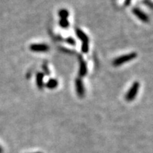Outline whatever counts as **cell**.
Instances as JSON below:
<instances>
[{
    "mask_svg": "<svg viewBox=\"0 0 153 153\" xmlns=\"http://www.w3.org/2000/svg\"><path fill=\"white\" fill-rule=\"evenodd\" d=\"M137 57V53L135 52L128 53V54L123 55L122 56L118 57L117 58H116L115 60L113 61V65L118 67L121 65L124 64V63H126L129 61L133 60L135 58Z\"/></svg>",
    "mask_w": 153,
    "mask_h": 153,
    "instance_id": "1",
    "label": "cell"
},
{
    "mask_svg": "<svg viewBox=\"0 0 153 153\" xmlns=\"http://www.w3.org/2000/svg\"><path fill=\"white\" fill-rule=\"evenodd\" d=\"M140 88V84L138 82H135L133 84V85L131 86V87L130 88L128 93L126 94V99L128 101H131L133 99H135V97L138 93V90Z\"/></svg>",
    "mask_w": 153,
    "mask_h": 153,
    "instance_id": "2",
    "label": "cell"
},
{
    "mask_svg": "<svg viewBox=\"0 0 153 153\" xmlns=\"http://www.w3.org/2000/svg\"><path fill=\"white\" fill-rule=\"evenodd\" d=\"M30 50L36 53H46L50 50V47L45 43H33L29 47Z\"/></svg>",
    "mask_w": 153,
    "mask_h": 153,
    "instance_id": "3",
    "label": "cell"
},
{
    "mask_svg": "<svg viewBox=\"0 0 153 153\" xmlns=\"http://www.w3.org/2000/svg\"><path fill=\"white\" fill-rule=\"evenodd\" d=\"M133 14L135 15V16H137V19H139L140 20L142 21V22L145 23H148L150 19H149V16L147 15L144 11L140 9L139 8H137V7H135V8L133 9Z\"/></svg>",
    "mask_w": 153,
    "mask_h": 153,
    "instance_id": "4",
    "label": "cell"
},
{
    "mask_svg": "<svg viewBox=\"0 0 153 153\" xmlns=\"http://www.w3.org/2000/svg\"><path fill=\"white\" fill-rule=\"evenodd\" d=\"M75 86H76V91L77 95L80 98H83L85 96V87H84L83 82L80 78H76L75 80Z\"/></svg>",
    "mask_w": 153,
    "mask_h": 153,
    "instance_id": "5",
    "label": "cell"
},
{
    "mask_svg": "<svg viewBox=\"0 0 153 153\" xmlns=\"http://www.w3.org/2000/svg\"><path fill=\"white\" fill-rule=\"evenodd\" d=\"M87 73V63L85 60L80 59V65L79 70V75L80 76H85Z\"/></svg>",
    "mask_w": 153,
    "mask_h": 153,
    "instance_id": "6",
    "label": "cell"
},
{
    "mask_svg": "<svg viewBox=\"0 0 153 153\" xmlns=\"http://www.w3.org/2000/svg\"><path fill=\"white\" fill-rule=\"evenodd\" d=\"M76 35L79 39L81 40L82 43L89 42V37H88L87 34H86L83 30L79 29V28H76Z\"/></svg>",
    "mask_w": 153,
    "mask_h": 153,
    "instance_id": "7",
    "label": "cell"
},
{
    "mask_svg": "<svg viewBox=\"0 0 153 153\" xmlns=\"http://www.w3.org/2000/svg\"><path fill=\"white\" fill-rule=\"evenodd\" d=\"M44 74L43 72H38L36 74V84H37V87L38 89H41L44 87Z\"/></svg>",
    "mask_w": 153,
    "mask_h": 153,
    "instance_id": "8",
    "label": "cell"
},
{
    "mask_svg": "<svg viewBox=\"0 0 153 153\" xmlns=\"http://www.w3.org/2000/svg\"><path fill=\"white\" fill-rule=\"evenodd\" d=\"M57 85H58V81L54 78L50 79L45 84V87L49 89H54L57 87Z\"/></svg>",
    "mask_w": 153,
    "mask_h": 153,
    "instance_id": "9",
    "label": "cell"
},
{
    "mask_svg": "<svg viewBox=\"0 0 153 153\" xmlns=\"http://www.w3.org/2000/svg\"><path fill=\"white\" fill-rule=\"evenodd\" d=\"M58 14L61 19H68L69 15H70V13L67 9H62L59 11Z\"/></svg>",
    "mask_w": 153,
    "mask_h": 153,
    "instance_id": "10",
    "label": "cell"
},
{
    "mask_svg": "<svg viewBox=\"0 0 153 153\" xmlns=\"http://www.w3.org/2000/svg\"><path fill=\"white\" fill-rule=\"evenodd\" d=\"M59 24L63 28H68L69 26H70V23H69L68 19H60V22H59Z\"/></svg>",
    "mask_w": 153,
    "mask_h": 153,
    "instance_id": "11",
    "label": "cell"
},
{
    "mask_svg": "<svg viewBox=\"0 0 153 153\" xmlns=\"http://www.w3.org/2000/svg\"><path fill=\"white\" fill-rule=\"evenodd\" d=\"M89 42H85V43H82V51L84 53H87L89 52Z\"/></svg>",
    "mask_w": 153,
    "mask_h": 153,
    "instance_id": "12",
    "label": "cell"
},
{
    "mask_svg": "<svg viewBox=\"0 0 153 153\" xmlns=\"http://www.w3.org/2000/svg\"><path fill=\"white\" fill-rule=\"evenodd\" d=\"M43 72H44V74H45V75H49L50 74V70L48 68L47 66V64H45V63H44L43 65Z\"/></svg>",
    "mask_w": 153,
    "mask_h": 153,
    "instance_id": "13",
    "label": "cell"
},
{
    "mask_svg": "<svg viewBox=\"0 0 153 153\" xmlns=\"http://www.w3.org/2000/svg\"><path fill=\"white\" fill-rule=\"evenodd\" d=\"M66 42L71 45H74L76 44V42H75V41H74V38H72V37H69L67 38Z\"/></svg>",
    "mask_w": 153,
    "mask_h": 153,
    "instance_id": "14",
    "label": "cell"
},
{
    "mask_svg": "<svg viewBox=\"0 0 153 153\" xmlns=\"http://www.w3.org/2000/svg\"><path fill=\"white\" fill-rule=\"evenodd\" d=\"M144 3L146 5H148L150 8H152V2H151L150 0H145Z\"/></svg>",
    "mask_w": 153,
    "mask_h": 153,
    "instance_id": "15",
    "label": "cell"
},
{
    "mask_svg": "<svg viewBox=\"0 0 153 153\" xmlns=\"http://www.w3.org/2000/svg\"><path fill=\"white\" fill-rule=\"evenodd\" d=\"M131 0H125V4L126 6L129 5L130 4H131Z\"/></svg>",
    "mask_w": 153,
    "mask_h": 153,
    "instance_id": "16",
    "label": "cell"
},
{
    "mask_svg": "<svg viewBox=\"0 0 153 153\" xmlns=\"http://www.w3.org/2000/svg\"><path fill=\"white\" fill-rule=\"evenodd\" d=\"M0 153H3V149L1 146H0Z\"/></svg>",
    "mask_w": 153,
    "mask_h": 153,
    "instance_id": "17",
    "label": "cell"
},
{
    "mask_svg": "<svg viewBox=\"0 0 153 153\" xmlns=\"http://www.w3.org/2000/svg\"><path fill=\"white\" fill-rule=\"evenodd\" d=\"M36 153H41V152H36Z\"/></svg>",
    "mask_w": 153,
    "mask_h": 153,
    "instance_id": "18",
    "label": "cell"
}]
</instances>
